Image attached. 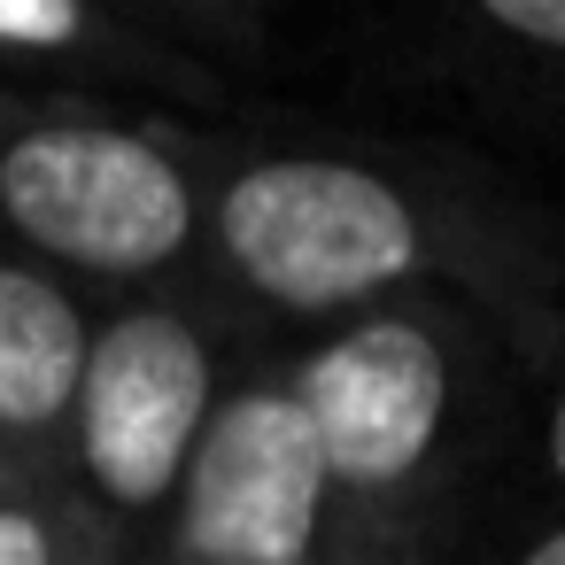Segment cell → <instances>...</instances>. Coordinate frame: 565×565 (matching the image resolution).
<instances>
[{"label":"cell","instance_id":"1","mask_svg":"<svg viewBox=\"0 0 565 565\" xmlns=\"http://www.w3.org/2000/svg\"><path fill=\"white\" fill-rule=\"evenodd\" d=\"M225 264L295 318L380 310L418 279H449L519 349H557L565 248L542 210L480 202L457 210L449 186H418L356 156H264L217 194Z\"/></svg>","mask_w":565,"mask_h":565},{"label":"cell","instance_id":"2","mask_svg":"<svg viewBox=\"0 0 565 565\" xmlns=\"http://www.w3.org/2000/svg\"><path fill=\"white\" fill-rule=\"evenodd\" d=\"M503 341L472 302H380L287 372L356 526L441 503L488 395L511 380Z\"/></svg>","mask_w":565,"mask_h":565},{"label":"cell","instance_id":"3","mask_svg":"<svg viewBox=\"0 0 565 565\" xmlns=\"http://www.w3.org/2000/svg\"><path fill=\"white\" fill-rule=\"evenodd\" d=\"M341 519L349 503L295 380H256L210 411L179 480V550L194 565H326Z\"/></svg>","mask_w":565,"mask_h":565},{"label":"cell","instance_id":"4","mask_svg":"<svg viewBox=\"0 0 565 565\" xmlns=\"http://www.w3.org/2000/svg\"><path fill=\"white\" fill-rule=\"evenodd\" d=\"M0 217L78 271H156L194 241L186 171L117 125H32L0 148Z\"/></svg>","mask_w":565,"mask_h":565},{"label":"cell","instance_id":"5","mask_svg":"<svg viewBox=\"0 0 565 565\" xmlns=\"http://www.w3.org/2000/svg\"><path fill=\"white\" fill-rule=\"evenodd\" d=\"M210 411H217V364L179 310H132L109 333H94L71 411L94 495L117 511H156L163 495H179Z\"/></svg>","mask_w":565,"mask_h":565},{"label":"cell","instance_id":"6","mask_svg":"<svg viewBox=\"0 0 565 565\" xmlns=\"http://www.w3.org/2000/svg\"><path fill=\"white\" fill-rule=\"evenodd\" d=\"M94 333L63 287L40 271L0 264V426L9 434H47L55 418L78 411Z\"/></svg>","mask_w":565,"mask_h":565},{"label":"cell","instance_id":"7","mask_svg":"<svg viewBox=\"0 0 565 565\" xmlns=\"http://www.w3.org/2000/svg\"><path fill=\"white\" fill-rule=\"evenodd\" d=\"M472 24L526 47V55H542V63H565V0H488Z\"/></svg>","mask_w":565,"mask_h":565},{"label":"cell","instance_id":"8","mask_svg":"<svg viewBox=\"0 0 565 565\" xmlns=\"http://www.w3.org/2000/svg\"><path fill=\"white\" fill-rule=\"evenodd\" d=\"M78 32H86V17L71 0H0V47H63Z\"/></svg>","mask_w":565,"mask_h":565},{"label":"cell","instance_id":"9","mask_svg":"<svg viewBox=\"0 0 565 565\" xmlns=\"http://www.w3.org/2000/svg\"><path fill=\"white\" fill-rule=\"evenodd\" d=\"M0 565H55V534H47V519L17 511V503H0Z\"/></svg>","mask_w":565,"mask_h":565},{"label":"cell","instance_id":"10","mask_svg":"<svg viewBox=\"0 0 565 565\" xmlns=\"http://www.w3.org/2000/svg\"><path fill=\"white\" fill-rule=\"evenodd\" d=\"M534 457H542V480L565 495V387L550 395V411H542V434H534Z\"/></svg>","mask_w":565,"mask_h":565},{"label":"cell","instance_id":"11","mask_svg":"<svg viewBox=\"0 0 565 565\" xmlns=\"http://www.w3.org/2000/svg\"><path fill=\"white\" fill-rule=\"evenodd\" d=\"M503 565H565V511H557L550 526H534V534H526Z\"/></svg>","mask_w":565,"mask_h":565}]
</instances>
